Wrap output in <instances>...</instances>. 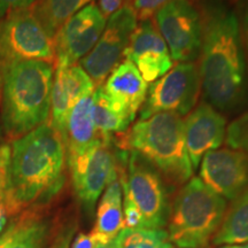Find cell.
<instances>
[{"instance_id": "6da1fadb", "label": "cell", "mask_w": 248, "mask_h": 248, "mask_svg": "<svg viewBox=\"0 0 248 248\" xmlns=\"http://www.w3.org/2000/svg\"><path fill=\"white\" fill-rule=\"evenodd\" d=\"M201 15L200 83L206 102L219 113L234 114L248 107V73L239 18L231 8L208 0Z\"/></svg>"}, {"instance_id": "7a4b0ae2", "label": "cell", "mask_w": 248, "mask_h": 248, "mask_svg": "<svg viewBox=\"0 0 248 248\" xmlns=\"http://www.w3.org/2000/svg\"><path fill=\"white\" fill-rule=\"evenodd\" d=\"M7 209L49 198L63 183L66 147L61 135L51 124H43L15 139L11 146Z\"/></svg>"}, {"instance_id": "3957f363", "label": "cell", "mask_w": 248, "mask_h": 248, "mask_svg": "<svg viewBox=\"0 0 248 248\" xmlns=\"http://www.w3.org/2000/svg\"><path fill=\"white\" fill-rule=\"evenodd\" d=\"M53 78L52 62H7L2 71L1 121L8 136L22 137L47 122Z\"/></svg>"}, {"instance_id": "277c9868", "label": "cell", "mask_w": 248, "mask_h": 248, "mask_svg": "<svg viewBox=\"0 0 248 248\" xmlns=\"http://www.w3.org/2000/svg\"><path fill=\"white\" fill-rule=\"evenodd\" d=\"M125 146L172 181L184 183L193 173L186 148L184 121L177 114L160 113L138 121L126 136Z\"/></svg>"}, {"instance_id": "5b68a950", "label": "cell", "mask_w": 248, "mask_h": 248, "mask_svg": "<svg viewBox=\"0 0 248 248\" xmlns=\"http://www.w3.org/2000/svg\"><path fill=\"white\" fill-rule=\"evenodd\" d=\"M226 213V200L192 177L179 191L169 221V240L181 248H203L217 233Z\"/></svg>"}, {"instance_id": "8992f818", "label": "cell", "mask_w": 248, "mask_h": 248, "mask_svg": "<svg viewBox=\"0 0 248 248\" xmlns=\"http://www.w3.org/2000/svg\"><path fill=\"white\" fill-rule=\"evenodd\" d=\"M123 229H161L168 218L166 187L159 171L137 152H131L121 176Z\"/></svg>"}, {"instance_id": "52a82bcc", "label": "cell", "mask_w": 248, "mask_h": 248, "mask_svg": "<svg viewBox=\"0 0 248 248\" xmlns=\"http://www.w3.org/2000/svg\"><path fill=\"white\" fill-rule=\"evenodd\" d=\"M71 181L78 200L91 210L107 185L117 177V163L110 136H101L91 146L66 154Z\"/></svg>"}, {"instance_id": "ba28073f", "label": "cell", "mask_w": 248, "mask_h": 248, "mask_svg": "<svg viewBox=\"0 0 248 248\" xmlns=\"http://www.w3.org/2000/svg\"><path fill=\"white\" fill-rule=\"evenodd\" d=\"M0 58L7 62L54 60L53 38L35 9H20L6 15L0 24Z\"/></svg>"}, {"instance_id": "9c48e42d", "label": "cell", "mask_w": 248, "mask_h": 248, "mask_svg": "<svg viewBox=\"0 0 248 248\" xmlns=\"http://www.w3.org/2000/svg\"><path fill=\"white\" fill-rule=\"evenodd\" d=\"M201 90L199 68L182 62L156 79L147 90L140 109V120L160 113L186 115L193 109Z\"/></svg>"}, {"instance_id": "30bf717a", "label": "cell", "mask_w": 248, "mask_h": 248, "mask_svg": "<svg viewBox=\"0 0 248 248\" xmlns=\"http://www.w3.org/2000/svg\"><path fill=\"white\" fill-rule=\"evenodd\" d=\"M138 18L132 6L125 5L108 17L104 32L91 52L80 60V67L100 86L121 63Z\"/></svg>"}, {"instance_id": "8fae6325", "label": "cell", "mask_w": 248, "mask_h": 248, "mask_svg": "<svg viewBox=\"0 0 248 248\" xmlns=\"http://www.w3.org/2000/svg\"><path fill=\"white\" fill-rule=\"evenodd\" d=\"M173 61L192 62L200 55L201 15L190 0H171L154 15Z\"/></svg>"}, {"instance_id": "7c38bea8", "label": "cell", "mask_w": 248, "mask_h": 248, "mask_svg": "<svg viewBox=\"0 0 248 248\" xmlns=\"http://www.w3.org/2000/svg\"><path fill=\"white\" fill-rule=\"evenodd\" d=\"M107 18L97 5L90 4L62 24L53 37L57 67H69L86 57L97 44Z\"/></svg>"}, {"instance_id": "4fadbf2b", "label": "cell", "mask_w": 248, "mask_h": 248, "mask_svg": "<svg viewBox=\"0 0 248 248\" xmlns=\"http://www.w3.org/2000/svg\"><path fill=\"white\" fill-rule=\"evenodd\" d=\"M200 179L226 200H234L248 186V154L233 148L214 150L200 162Z\"/></svg>"}, {"instance_id": "5bb4252c", "label": "cell", "mask_w": 248, "mask_h": 248, "mask_svg": "<svg viewBox=\"0 0 248 248\" xmlns=\"http://www.w3.org/2000/svg\"><path fill=\"white\" fill-rule=\"evenodd\" d=\"M124 57L135 64L147 83L159 79L173 64L168 46L152 20L137 24Z\"/></svg>"}, {"instance_id": "9a60e30c", "label": "cell", "mask_w": 248, "mask_h": 248, "mask_svg": "<svg viewBox=\"0 0 248 248\" xmlns=\"http://www.w3.org/2000/svg\"><path fill=\"white\" fill-rule=\"evenodd\" d=\"M185 126V141L192 168L197 169L210 151L218 150L226 132L225 117L208 102L202 101L188 113Z\"/></svg>"}, {"instance_id": "2e32d148", "label": "cell", "mask_w": 248, "mask_h": 248, "mask_svg": "<svg viewBox=\"0 0 248 248\" xmlns=\"http://www.w3.org/2000/svg\"><path fill=\"white\" fill-rule=\"evenodd\" d=\"M94 89L93 80L78 64L57 67L51 94V125L61 137L71 109L80 99L91 95Z\"/></svg>"}, {"instance_id": "e0dca14e", "label": "cell", "mask_w": 248, "mask_h": 248, "mask_svg": "<svg viewBox=\"0 0 248 248\" xmlns=\"http://www.w3.org/2000/svg\"><path fill=\"white\" fill-rule=\"evenodd\" d=\"M102 89L113 105L133 122L147 95V82L131 61L121 62L109 74Z\"/></svg>"}, {"instance_id": "ac0fdd59", "label": "cell", "mask_w": 248, "mask_h": 248, "mask_svg": "<svg viewBox=\"0 0 248 248\" xmlns=\"http://www.w3.org/2000/svg\"><path fill=\"white\" fill-rule=\"evenodd\" d=\"M123 222L122 186L115 177L102 193L91 233L97 243H109L123 230Z\"/></svg>"}, {"instance_id": "d6986e66", "label": "cell", "mask_w": 248, "mask_h": 248, "mask_svg": "<svg viewBox=\"0 0 248 248\" xmlns=\"http://www.w3.org/2000/svg\"><path fill=\"white\" fill-rule=\"evenodd\" d=\"M102 135L93 121L92 94L82 98L71 109L63 133L66 154L77 153L91 146Z\"/></svg>"}, {"instance_id": "ffe728a7", "label": "cell", "mask_w": 248, "mask_h": 248, "mask_svg": "<svg viewBox=\"0 0 248 248\" xmlns=\"http://www.w3.org/2000/svg\"><path fill=\"white\" fill-rule=\"evenodd\" d=\"M246 243H248V186L233 200L230 210L225 213L222 224L214 238L215 245Z\"/></svg>"}, {"instance_id": "44dd1931", "label": "cell", "mask_w": 248, "mask_h": 248, "mask_svg": "<svg viewBox=\"0 0 248 248\" xmlns=\"http://www.w3.org/2000/svg\"><path fill=\"white\" fill-rule=\"evenodd\" d=\"M48 225L38 217H26L0 235V248H43Z\"/></svg>"}, {"instance_id": "7402d4cb", "label": "cell", "mask_w": 248, "mask_h": 248, "mask_svg": "<svg viewBox=\"0 0 248 248\" xmlns=\"http://www.w3.org/2000/svg\"><path fill=\"white\" fill-rule=\"evenodd\" d=\"M93 121L98 132L102 136L125 131L131 124L125 115H123L105 93L102 86H97L92 93Z\"/></svg>"}, {"instance_id": "603a6c76", "label": "cell", "mask_w": 248, "mask_h": 248, "mask_svg": "<svg viewBox=\"0 0 248 248\" xmlns=\"http://www.w3.org/2000/svg\"><path fill=\"white\" fill-rule=\"evenodd\" d=\"M94 0H42L35 13L49 36L53 38L68 18L92 4Z\"/></svg>"}, {"instance_id": "cb8c5ba5", "label": "cell", "mask_w": 248, "mask_h": 248, "mask_svg": "<svg viewBox=\"0 0 248 248\" xmlns=\"http://www.w3.org/2000/svg\"><path fill=\"white\" fill-rule=\"evenodd\" d=\"M117 248H171L168 232L161 229H123Z\"/></svg>"}, {"instance_id": "d4e9b609", "label": "cell", "mask_w": 248, "mask_h": 248, "mask_svg": "<svg viewBox=\"0 0 248 248\" xmlns=\"http://www.w3.org/2000/svg\"><path fill=\"white\" fill-rule=\"evenodd\" d=\"M225 136L229 146L248 154V111L232 121L226 129Z\"/></svg>"}, {"instance_id": "484cf974", "label": "cell", "mask_w": 248, "mask_h": 248, "mask_svg": "<svg viewBox=\"0 0 248 248\" xmlns=\"http://www.w3.org/2000/svg\"><path fill=\"white\" fill-rule=\"evenodd\" d=\"M11 153L12 150L9 145L0 146V201H2L4 203L8 190Z\"/></svg>"}, {"instance_id": "4316f807", "label": "cell", "mask_w": 248, "mask_h": 248, "mask_svg": "<svg viewBox=\"0 0 248 248\" xmlns=\"http://www.w3.org/2000/svg\"><path fill=\"white\" fill-rule=\"evenodd\" d=\"M169 1L171 0H135L132 7L139 21H146L151 20V17Z\"/></svg>"}, {"instance_id": "83f0119b", "label": "cell", "mask_w": 248, "mask_h": 248, "mask_svg": "<svg viewBox=\"0 0 248 248\" xmlns=\"http://www.w3.org/2000/svg\"><path fill=\"white\" fill-rule=\"evenodd\" d=\"M38 0H0V17H5L12 12L30 8Z\"/></svg>"}, {"instance_id": "f1b7e54d", "label": "cell", "mask_w": 248, "mask_h": 248, "mask_svg": "<svg viewBox=\"0 0 248 248\" xmlns=\"http://www.w3.org/2000/svg\"><path fill=\"white\" fill-rule=\"evenodd\" d=\"M239 27H240L241 42H243L245 60H246L247 73H248V2L244 8L243 15H241V18L239 21Z\"/></svg>"}, {"instance_id": "f546056e", "label": "cell", "mask_w": 248, "mask_h": 248, "mask_svg": "<svg viewBox=\"0 0 248 248\" xmlns=\"http://www.w3.org/2000/svg\"><path fill=\"white\" fill-rule=\"evenodd\" d=\"M123 0H99V9L104 16L108 18L111 14H114L117 9L122 7Z\"/></svg>"}, {"instance_id": "4dcf8cb0", "label": "cell", "mask_w": 248, "mask_h": 248, "mask_svg": "<svg viewBox=\"0 0 248 248\" xmlns=\"http://www.w3.org/2000/svg\"><path fill=\"white\" fill-rule=\"evenodd\" d=\"M95 244H97V241H95L92 233H83L82 232V233L76 235L70 248H94Z\"/></svg>"}, {"instance_id": "1f68e13d", "label": "cell", "mask_w": 248, "mask_h": 248, "mask_svg": "<svg viewBox=\"0 0 248 248\" xmlns=\"http://www.w3.org/2000/svg\"><path fill=\"white\" fill-rule=\"evenodd\" d=\"M9 210L6 207V204L0 201V235H1L2 231L5 230L6 225H7V217H8Z\"/></svg>"}, {"instance_id": "d6a6232c", "label": "cell", "mask_w": 248, "mask_h": 248, "mask_svg": "<svg viewBox=\"0 0 248 248\" xmlns=\"http://www.w3.org/2000/svg\"><path fill=\"white\" fill-rule=\"evenodd\" d=\"M71 238H73V232H68L61 238L60 240L58 241L57 245H55L54 248H70V241Z\"/></svg>"}, {"instance_id": "836d02e7", "label": "cell", "mask_w": 248, "mask_h": 248, "mask_svg": "<svg viewBox=\"0 0 248 248\" xmlns=\"http://www.w3.org/2000/svg\"><path fill=\"white\" fill-rule=\"evenodd\" d=\"M117 246H119V239L116 237L109 243H97L94 248H117Z\"/></svg>"}, {"instance_id": "e575fe53", "label": "cell", "mask_w": 248, "mask_h": 248, "mask_svg": "<svg viewBox=\"0 0 248 248\" xmlns=\"http://www.w3.org/2000/svg\"><path fill=\"white\" fill-rule=\"evenodd\" d=\"M222 248H248V243L241 244V245H226L225 247Z\"/></svg>"}]
</instances>
